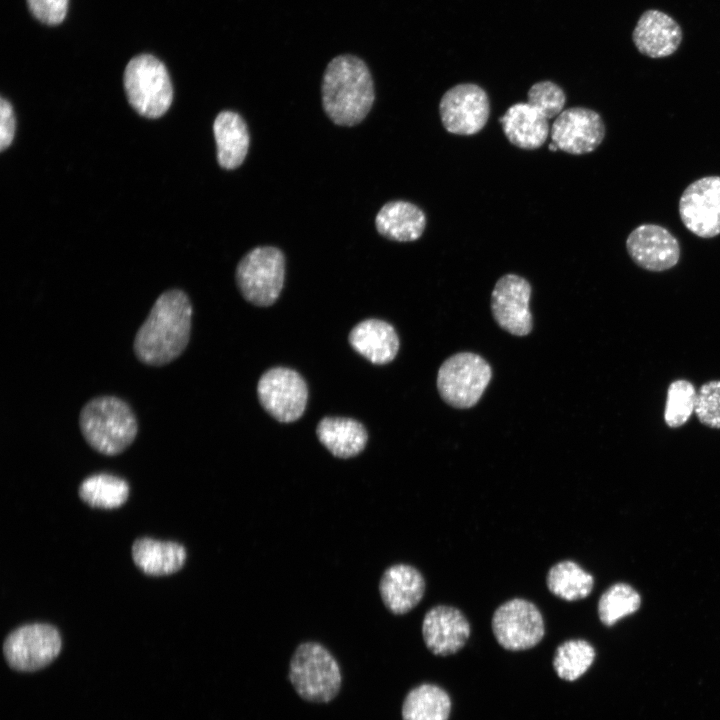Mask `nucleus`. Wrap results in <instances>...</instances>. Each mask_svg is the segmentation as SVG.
I'll return each mask as SVG.
<instances>
[{
	"instance_id": "f257e3e1",
	"label": "nucleus",
	"mask_w": 720,
	"mask_h": 720,
	"mask_svg": "<svg viewBox=\"0 0 720 720\" xmlns=\"http://www.w3.org/2000/svg\"><path fill=\"white\" fill-rule=\"evenodd\" d=\"M193 306L180 289H169L155 300L133 341L137 359L148 366H164L187 348L192 328Z\"/></svg>"
},
{
	"instance_id": "f03ea898",
	"label": "nucleus",
	"mask_w": 720,
	"mask_h": 720,
	"mask_svg": "<svg viewBox=\"0 0 720 720\" xmlns=\"http://www.w3.org/2000/svg\"><path fill=\"white\" fill-rule=\"evenodd\" d=\"M321 92L325 113L341 126L360 123L375 99L371 73L365 62L353 55H340L328 63Z\"/></svg>"
},
{
	"instance_id": "7ed1b4c3",
	"label": "nucleus",
	"mask_w": 720,
	"mask_h": 720,
	"mask_svg": "<svg viewBox=\"0 0 720 720\" xmlns=\"http://www.w3.org/2000/svg\"><path fill=\"white\" fill-rule=\"evenodd\" d=\"M79 428L88 445L114 456L125 451L138 433L137 417L123 399L103 395L90 399L79 414Z\"/></svg>"
},
{
	"instance_id": "20e7f679",
	"label": "nucleus",
	"mask_w": 720,
	"mask_h": 720,
	"mask_svg": "<svg viewBox=\"0 0 720 720\" xmlns=\"http://www.w3.org/2000/svg\"><path fill=\"white\" fill-rule=\"evenodd\" d=\"M288 677L298 695L309 702L326 703L339 693L341 670L334 656L320 643L299 644L289 663Z\"/></svg>"
},
{
	"instance_id": "39448f33",
	"label": "nucleus",
	"mask_w": 720,
	"mask_h": 720,
	"mask_svg": "<svg viewBox=\"0 0 720 720\" xmlns=\"http://www.w3.org/2000/svg\"><path fill=\"white\" fill-rule=\"evenodd\" d=\"M123 82L130 105L140 115L159 118L169 109L173 88L165 65L156 57L141 54L132 58Z\"/></svg>"
},
{
	"instance_id": "423d86ee",
	"label": "nucleus",
	"mask_w": 720,
	"mask_h": 720,
	"mask_svg": "<svg viewBox=\"0 0 720 720\" xmlns=\"http://www.w3.org/2000/svg\"><path fill=\"white\" fill-rule=\"evenodd\" d=\"M284 278V255L272 246L253 248L236 268V282L242 296L260 307L275 303L282 291Z\"/></svg>"
},
{
	"instance_id": "0eeeda50",
	"label": "nucleus",
	"mask_w": 720,
	"mask_h": 720,
	"mask_svg": "<svg viewBox=\"0 0 720 720\" xmlns=\"http://www.w3.org/2000/svg\"><path fill=\"white\" fill-rule=\"evenodd\" d=\"M492 376L484 358L460 352L446 359L438 370L437 388L442 399L456 408H470L481 398Z\"/></svg>"
},
{
	"instance_id": "6e6552de",
	"label": "nucleus",
	"mask_w": 720,
	"mask_h": 720,
	"mask_svg": "<svg viewBox=\"0 0 720 720\" xmlns=\"http://www.w3.org/2000/svg\"><path fill=\"white\" fill-rule=\"evenodd\" d=\"M61 646V636L54 626L33 623L18 627L6 637L3 654L14 670L33 672L49 665Z\"/></svg>"
},
{
	"instance_id": "1a4fd4ad",
	"label": "nucleus",
	"mask_w": 720,
	"mask_h": 720,
	"mask_svg": "<svg viewBox=\"0 0 720 720\" xmlns=\"http://www.w3.org/2000/svg\"><path fill=\"white\" fill-rule=\"evenodd\" d=\"M257 395L264 410L282 423L298 420L304 413L308 388L302 376L287 367H273L260 377Z\"/></svg>"
},
{
	"instance_id": "9d476101",
	"label": "nucleus",
	"mask_w": 720,
	"mask_h": 720,
	"mask_svg": "<svg viewBox=\"0 0 720 720\" xmlns=\"http://www.w3.org/2000/svg\"><path fill=\"white\" fill-rule=\"evenodd\" d=\"M491 626L497 642L512 651L536 646L545 633L540 610L534 603L522 598L500 605L493 614Z\"/></svg>"
},
{
	"instance_id": "9b49d317",
	"label": "nucleus",
	"mask_w": 720,
	"mask_h": 720,
	"mask_svg": "<svg viewBox=\"0 0 720 720\" xmlns=\"http://www.w3.org/2000/svg\"><path fill=\"white\" fill-rule=\"evenodd\" d=\"M439 111L446 131L473 135L481 131L488 121L489 99L485 90L476 84H458L443 94Z\"/></svg>"
},
{
	"instance_id": "f8f14e48",
	"label": "nucleus",
	"mask_w": 720,
	"mask_h": 720,
	"mask_svg": "<svg viewBox=\"0 0 720 720\" xmlns=\"http://www.w3.org/2000/svg\"><path fill=\"white\" fill-rule=\"evenodd\" d=\"M684 226L701 238L720 234V176L702 177L686 187L679 200Z\"/></svg>"
},
{
	"instance_id": "ddd939ff",
	"label": "nucleus",
	"mask_w": 720,
	"mask_h": 720,
	"mask_svg": "<svg viewBox=\"0 0 720 720\" xmlns=\"http://www.w3.org/2000/svg\"><path fill=\"white\" fill-rule=\"evenodd\" d=\"M550 134L558 149L581 155L594 151L602 143L605 124L596 111L585 107H571L556 117Z\"/></svg>"
},
{
	"instance_id": "4468645a",
	"label": "nucleus",
	"mask_w": 720,
	"mask_h": 720,
	"mask_svg": "<svg viewBox=\"0 0 720 720\" xmlns=\"http://www.w3.org/2000/svg\"><path fill=\"white\" fill-rule=\"evenodd\" d=\"M531 286L516 274H506L496 282L491 294V310L497 324L516 336H525L532 330L529 309Z\"/></svg>"
},
{
	"instance_id": "2eb2a0df",
	"label": "nucleus",
	"mask_w": 720,
	"mask_h": 720,
	"mask_svg": "<svg viewBox=\"0 0 720 720\" xmlns=\"http://www.w3.org/2000/svg\"><path fill=\"white\" fill-rule=\"evenodd\" d=\"M626 248L631 259L641 268L660 272L674 267L680 258V245L675 236L657 224H642L628 235Z\"/></svg>"
},
{
	"instance_id": "dca6fc26",
	"label": "nucleus",
	"mask_w": 720,
	"mask_h": 720,
	"mask_svg": "<svg viewBox=\"0 0 720 720\" xmlns=\"http://www.w3.org/2000/svg\"><path fill=\"white\" fill-rule=\"evenodd\" d=\"M470 624L458 609L437 605L428 610L422 622V636L427 648L436 655L447 656L459 651L470 636Z\"/></svg>"
},
{
	"instance_id": "f3484780",
	"label": "nucleus",
	"mask_w": 720,
	"mask_h": 720,
	"mask_svg": "<svg viewBox=\"0 0 720 720\" xmlns=\"http://www.w3.org/2000/svg\"><path fill=\"white\" fill-rule=\"evenodd\" d=\"M632 39L641 54L650 58H663L672 55L678 49L682 40V30L668 14L649 9L639 17Z\"/></svg>"
},
{
	"instance_id": "a211bd4d",
	"label": "nucleus",
	"mask_w": 720,
	"mask_h": 720,
	"mask_svg": "<svg viewBox=\"0 0 720 720\" xmlns=\"http://www.w3.org/2000/svg\"><path fill=\"white\" fill-rule=\"evenodd\" d=\"M425 580L421 572L408 564L388 567L379 582L385 607L396 615L411 611L423 598Z\"/></svg>"
},
{
	"instance_id": "6ab92c4d",
	"label": "nucleus",
	"mask_w": 720,
	"mask_h": 720,
	"mask_svg": "<svg viewBox=\"0 0 720 720\" xmlns=\"http://www.w3.org/2000/svg\"><path fill=\"white\" fill-rule=\"evenodd\" d=\"M351 347L373 364L391 362L399 350L394 327L380 319H366L355 325L348 336Z\"/></svg>"
},
{
	"instance_id": "aec40b11",
	"label": "nucleus",
	"mask_w": 720,
	"mask_h": 720,
	"mask_svg": "<svg viewBox=\"0 0 720 720\" xmlns=\"http://www.w3.org/2000/svg\"><path fill=\"white\" fill-rule=\"evenodd\" d=\"M548 120L528 102L513 104L499 119L507 139L513 145L526 150H533L544 144L550 131Z\"/></svg>"
},
{
	"instance_id": "412c9836",
	"label": "nucleus",
	"mask_w": 720,
	"mask_h": 720,
	"mask_svg": "<svg viewBox=\"0 0 720 720\" xmlns=\"http://www.w3.org/2000/svg\"><path fill=\"white\" fill-rule=\"evenodd\" d=\"M213 132L219 165L228 170L239 167L247 155L250 142L244 119L234 111H222L214 120Z\"/></svg>"
},
{
	"instance_id": "4be33fe9",
	"label": "nucleus",
	"mask_w": 720,
	"mask_h": 720,
	"mask_svg": "<svg viewBox=\"0 0 720 720\" xmlns=\"http://www.w3.org/2000/svg\"><path fill=\"white\" fill-rule=\"evenodd\" d=\"M316 435L332 455L343 459L360 454L368 441L363 424L348 417H324L317 425Z\"/></svg>"
},
{
	"instance_id": "5701e85b",
	"label": "nucleus",
	"mask_w": 720,
	"mask_h": 720,
	"mask_svg": "<svg viewBox=\"0 0 720 720\" xmlns=\"http://www.w3.org/2000/svg\"><path fill=\"white\" fill-rule=\"evenodd\" d=\"M377 231L398 242H409L421 237L426 226L424 212L415 204L395 200L387 202L377 213Z\"/></svg>"
},
{
	"instance_id": "b1692460",
	"label": "nucleus",
	"mask_w": 720,
	"mask_h": 720,
	"mask_svg": "<svg viewBox=\"0 0 720 720\" xmlns=\"http://www.w3.org/2000/svg\"><path fill=\"white\" fill-rule=\"evenodd\" d=\"M132 558L147 575L163 576L179 571L186 560L185 548L176 542L144 537L134 541Z\"/></svg>"
},
{
	"instance_id": "393cba45",
	"label": "nucleus",
	"mask_w": 720,
	"mask_h": 720,
	"mask_svg": "<svg viewBox=\"0 0 720 720\" xmlns=\"http://www.w3.org/2000/svg\"><path fill=\"white\" fill-rule=\"evenodd\" d=\"M451 702L438 686L422 684L413 688L402 705L403 720H447Z\"/></svg>"
},
{
	"instance_id": "a878e982",
	"label": "nucleus",
	"mask_w": 720,
	"mask_h": 720,
	"mask_svg": "<svg viewBox=\"0 0 720 720\" xmlns=\"http://www.w3.org/2000/svg\"><path fill=\"white\" fill-rule=\"evenodd\" d=\"M546 584L555 596L566 601H576L589 596L594 578L577 563L564 560L549 569Z\"/></svg>"
},
{
	"instance_id": "bb28decb",
	"label": "nucleus",
	"mask_w": 720,
	"mask_h": 720,
	"mask_svg": "<svg viewBox=\"0 0 720 720\" xmlns=\"http://www.w3.org/2000/svg\"><path fill=\"white\" fill-rule=\"evenodd\" d=\"M128 495V483L106 473L89 476L79 486L80 498L91 507L117 508L126 502Z\"/></svg>"
},
{
	"instance_id": "cd10ccee",
	"label": "nucleus",
	"mask_w": 720,
	"mask_h": 720,
	"mask_svg": "<svg viewBox=\"0 0 720 720\" xmlns=\"http://www.w3.org/2000/svg\"><path fill=\"white\" fill-rule=\"evenodd\" d=\"M641 605L640 594L629 584L616 583L599 598L598 616L606 626H612L620 619L635 613Z\"/></svg>"
},
{
	"instance_id": "c85d7f7f",
	"label": "nucleus",
	"mask_w": 720,
	"mask_h": 720,
	"mask_svg": "<svg viewBox=\"0 0 720 720\" xmlns=\"http://www.w3.org/2000/svg\"><path fill=\"white\" fill-rule=\"evenodd\" d=\"M594 657V648L587 641L568 640L556 649L553 666L560 678L573 681L586 672Z\"/></svg>"
},
{
	"instance_id": "c756f323",
	"label": "nucleus",
	"mask_w": 720,
	"mask_h": 720,
	"mask_svg": "<svg viewBox=\"0 0 720 720\" xmlns=\"http://www.w3.org/2000/svg\"><path fill=\"white\" fill-rule=\"evenodd\" d=\"M696 396L697 392L691 382L683 379L673 381L667 390L665 423L671 428L684 425L695 411Z\"/></svg>"
},
{
	"instance_id": "7c9ffc66",
	"label": "nucleus",
	"mask_w": 720,
	"mask_h": 720,
	"mask_svg": "<svg viewBox=\"0 0 720 720\" xmlns=\"http://www.w3.org/2000/svg\"><path fill=\"white\" fill-rule=\"evenodd\" d=\"M527 102L543 113L547 119H551L563 111L566 95L557 84L540 81L529 89Z\"/></svg>"
},
{
	"instance_id": "2f4dec72",
	"label": "nucleus",
	"mask_w": 720,
	"mask_h": 720,
	"mask_svg": "<svg viewBox=\"0 0 720 720\" xmlns=\"http://www.w3.org/2000/svg\"><path fill=\"white\" fill-rule=\"evenodd\" d=\"M699 421L711 428L720 429V381L703 384L696 396L695 411Z\"/></svg>"
},
{
	"instance_id": "473e14b6",
	"label": "nucleus",
	"mask_w": 720,
	"mask_h": 720,
	"mask_svg": "<svg viewBox=\"0 0 720 720\" xmlns=\"http://www.w3.org/2000/svg\"><path fill=\"white\" fill-rule=\"evenodd\" d=\"M69 0H27L32 14L41 22L56 25L61 23L67 13Z\"/></svg>"
},
{
	"instance_id": "72a5a7b5",
	"label": "nucleus",
	"mask_w": 720,
	"mask_h": 720,
	"mask_svg": "<svg viewBox=\"0 0 720 720\" xmlns=\"http://www.w3.org/2000/svg\"><path fill=\"white\" fill-rule=\"evenodd\" d=\"M15 134V116L12 105L1 97L0 100V149L10 146Z\"/></svg>"
},
{
	"instance_id": "f704fd0d",
	"label": "nucleus",
	"mask_w": 720,
	"mask_h": 720,
	"mask_svg": "<svg viewBox=\"0 0 720 720\" xmlns=\"http://www.w3.org/2000/svg\"><path fill=\"white\" fill-rule=\"evenodd\" d=\"M549 149L552 150V151H557V150H558V147L556 146V144H554V143L552 142V143L549 145Z\"/></svg>"
}]
</instances>
